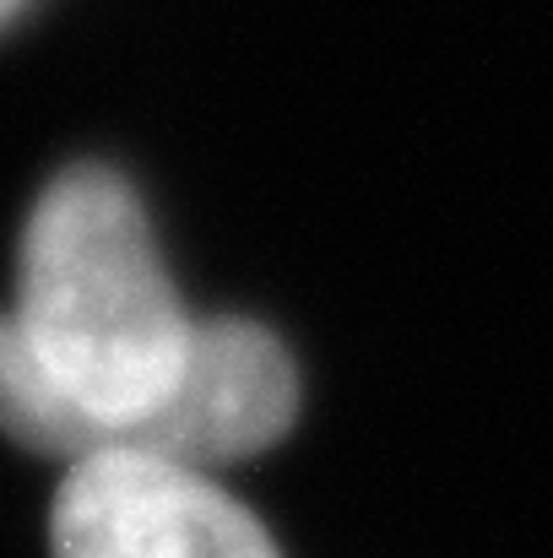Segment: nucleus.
<instances>
[{
	"label": "nucleus",
	"instance_id": "2",
	"mask_svg": "<svg viewBox=\"0 0 553 558\" xmlns=\"http://www.w3.org/2000/svg\"><path fill=\"white\" fill-rule=\"evenodd\" d=\"M55 558H282L212 472L98 450L65 466L49 510Z\"/></svg>",
	"mask_w": 553,
	"mask_h": 558
},
{
	"label": "nucleus",
	"instance_id": "3",
	"mask_svg": "<svg viewBox=\"0 0 553 558\" xmlns=\"http://www.w3.org/2000/svg\"><path fill=\"white\" fill-rule=\"evenodd\" d=\"M22 5H27V0H0V22H5V16H16Z\"/></svg>",
	"mask_w": 553,
	"mask_h": 558
},
{
	"label": "nucleus",
	"instance_id": "1",
	"mask_svg": "<svg viewBox=\"0 0 553 558\" xmlns=\"http://www.w3.org/2000/svg\"><path fill=\"white\" fill-rule=\"evenodd\" d=\"M299 417V369L255 320H190L136 190L65 169L16 250L0 315V434L82 461L98 450L217 472L272 450Z\"/></svg>",
	"mask_w": 553,
	"mask_h": 558
}]
</instances>
